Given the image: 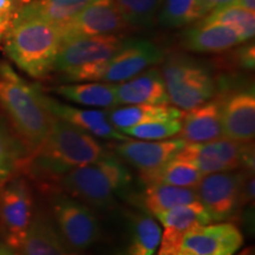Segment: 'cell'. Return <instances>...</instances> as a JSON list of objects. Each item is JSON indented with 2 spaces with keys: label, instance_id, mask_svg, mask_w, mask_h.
I'll return each instance as SVG.
<instances>
[{
  "label": "cell",
  "instance_id": "cell-8",
  "mask_svg": "<svg viewBox=\"0 0 255 255\" xmlns=\"http://www.w3.org/2000/svg\"><path fill=\"white\" fill-rule=\"evenodd\" d=\"M34 201L30 183L15 175L0 187V231L5 244L18 250L34 218Z\"/></svg>",
  "mask_w": 255,
  "mask_h": 255
},
{
  "label": "cell",
  "instance_id": "cell-36",
  "mask_svg": "<svg viewBox=\"0 0 255 255\" xmlns=\"http://www.w3.org/2000/svg\"><path fill=\"white\" fill-rule=\"evenodd\" d=\"M233 5L241 6V7L250 9L252 12H255V0H235Z\"/></svg>",
  "mask_w": 255,
  "mask_h": 255
},
{
  "label": "cell",
  "instance_id": "cell-28",
  "mask_svg": "<svg viewBox=\"0 0 255 255\" xmlns=\"http://www.w3.org/2000/svg\"><path fill=\"white\" fill-rule=\"evenodd\" d=\"M27 155L11 127L0 119V187L9 178L19 175L21 161Z\"/></svg>",
  "mask_w": 255,
  "mask_h": 255
},
{
  "label": "cell",
  "instance_id": "cell-34",
  "mask_svg": "<svg viewBox=\"0 0 255 255\" xmlns=\"http://www.w3.org/2000/svg\"><path fill=\"white\" fill-rule=\"evenodd\" d=\"M235 60H237L238 65L242 69L253 70L255 65V51L254 44H247L239 47L235 52Z\"/></svg>",
  "mask_w": 255,
  "mask_h": 255
},
{
  "label": "cell",
  "instance_id": "cell-23",
  "mask_svg": "<svg viewBox=\"0 0 255 255\" xmlns=\"http://www.w3.org/2000/svg\"><path fill=\"white\" fill-rule=\"evenodd\" d=\"M57 95L73 103L85 107L111 109L119 105L116 84L104 82L69 83L53 89Z\"/></svg>",
  "mask_w": 255,
  "mask_h": 255
},
{
  "label": "cell",
  "instance_id": "cell-33",
  "mask_svg": "<svg viewBox=\"0 0 255 255\" xmlns=\"http://www.w3.org/2000/svg\"><path fill=\"white\" fill-rule=\"evenodd\" d=\"M17 9L13 0H0V40L12 26Z\"/></svg>",
  "mask_w": 255,
  "mask_h": 255
},
{
  "label": "cell",
  "instance_id": "cell-14",
  "mask_svg": "<svg viewBox=\"0 0 255 255\" xmlns=\"http://www.w3.org/2000/svg\"><path fill=\"white\" fill-rule=\"evenodd\" d=\"M124 40L117 34H102L66 41L56 57L53 70L62 73L88 64L110 59L121 49Z\"/></svg>",
  "mask_w": 255,
  "mask_h": 255
},
{
  "label": "cell",
  "instance_id": "cell-5",
  "mask_svg": "<svg viewBox=\"0 0 255 255\" xmlns=\"http://www.w3.org/2000/svg\"><path fill=\"white\" fill-rule=\"evenodd\" d=\"M159 69L169 102L187 111L212 100L216 82L212 70L199 60L182 53H171L162 60Z\"/></svg>",
  "mask_w": 255,
  "mask_h": 255
},
{
  "label": "cell",
  "instance_id": "cell-4",
  "mask_svg": "<svg viewBox=\"0 0 255 255\" xmlns=\"http://www.w3.org/2000/svg\"><path fill=\"white\" fill-rule=\"evenodd\" d=\"M6 56L31 77L40 79L53 71L63 40L59 27L47 21H15L2 38Z\"/></svg>",
  "mask_w": 255,
  "mask_h": 255
},
{
  "label": "cell",
  "instance_id": "cell-15",
  "mask_svg": "<svg viewBox=\"0 0 255 255\" xmlns=\"http://www.w3.org/2000/svg\"><path fill=\"white\" fill-rule=\"evenodd\" d=\"M222 136L252 143L255 136V95L253 88L233 91L220 98Z\"/></svg>",
  "mask_w": 255,
  "mask_h": 255
},
{
  "label": "cell",
  "instance_id": "cell-22",
  "mask_svg": "<svg viewBox=\"0 0 255 255\" xmlns=\"http://www.w3.org/2000/svg\"><path fill=\"white\" fill-rule=\"evenodd\" d=\"M94 1L95 0H32L17 9L13 23L27 19H37L60 25Z\"/></svg>",
  "mask_w": 255,
  "mask_h": 255
},
{
  "label": "cell",
  "instance_id": "cell-31",
  "mask_svg": "<svg viewBox=\"0 0 255 255\" xmlns=\"http://www.w3.org/2000/svg\"><path fill=\"white\" fill-rule=\"evenodd\" d=\"M128 25L150 26L155 23L163 0H114Z\"/></svg>",
  "mask_w": 255,
  "mask_h": 255
},
{
  "label": "cell",
  "instance_id": "cell-30",
  "mask_svg": "<svg viewBox=\"0 0 255 255\" xmlns=\"http://www.w3.org/2000/svg\"><path fill=\"white\" fill-rule=\"evenodd\" d=\"M203 174L188 162L174 157L173 159L162 165L158 170L142 178L145 183H164L176 187L195 188L202 178Z\"/></svg>",
  "mask_w": 255,
  "mask_h": 255
},
{
  "label": "cell",
  "instance_id": "cell-12",
  "mask_svg": "<svg viewBox=\"0 0 255 255\" xmlns=\"http://www.w3.org/2000/svg\"><path fill=\"white\" fill-rule=\"evenodd\" d=\"M184 145L186 142L180 137H171L161 141H132L129 138L127 141L113 143L110 146L117 157L135 167L141 177L145 178L173 159Z\"/></svg>",
  "mask_w": 255,
  "mask_h": 255
},
{
  "label": "cell",
  "instance_id": "cell-3",
  "mask_svg": "<svg viewBox=\"0 0 255 255\" xmlns=\"http://www.w3.org/2000/svg\"><path fill=\"white\" fill-rule=\"evenodd\" d=\"M130 182L129 169L109 152L92 163L70 169L59 177L53 191H60L95 208H109L116 194Z\"/></svg>",
  "mask_w": 255,
  "mask_h": 255
},
{
  "label": "cell",
  "instance_id": "cell-1",
  "mask_svg": "<svg viewBox=\"0 0 255 255\" xmlns=\"http://www.w3.org/2000/svg\"><path fill=\"white\" fill-rule=\"evenodd\" d=\"M109 154L95 136L52 116L46 138L21 161L19 174L53 191L59 177L70 169L92 163Z\"/></svg>",
  "mask_w": 255,
  "mask_h": 255
},
{
  "label": "cell",
  "instance_id": "cell-37",
  "mask_svg": "<svg viewBox=\"0 0 255 255\" xmlns=\"http://www.w3.org/2000/svg\"><path fill=\"white\" fill-rule=\"evenodd\" d=\"M0 255H17V253L4 242V244H0Z\"/></svg>",
  "mask_w": 255,
  "mask_h": 255
},
{
  "label": "cell",
  "instance_id": "cell-35",
  "mask_svg": "<svg viewBox=\"0 0 255 255\" xmlns=\"http://www.w3.org/2000/svg\"><path fill=\"white\" fill-rule=\"evenodd\" d=\"M200 1L207 8V11L210 12L212 9L222 7V6L233 5L235 2V0H200Z\"/></svg>",
  "mask_w": 255,
  "mask_h": 255
},
{
  "label": "cell",
  "instance_id": "cell-21",
  "mask_svg": "<svg viewBox=\"0 0 255 255\" xmlns=\"http://www.w3.org/2000/svg\"><path fill=\"white\" fill-rule=\"evenodd\" d=\"M17 255H78L66 247L57 229L43 213H36Z\"/></svg>",
  "mask_w": 255,
  "mask_h": 255
},
{
  "label": "cell",
  "instance_id": "cell-19",
  "mask_svg": "<svg viewBox=\"0 0 255 255\" xmlns=\"http://www.w3.org/2000/svg\"><path fill=\"white\" fill-rule=\"evenodd\" d=\"M245 43L234 28L223 24L201 23L188 27L180 34L184 50L197 53H219Z\"/></svg>",
  "mask_w": 255,
  "mask_h": 255
},
{
  "label": "cell",
  "instance_id": "cell-17",
  "mask_svg": "<svg viewBox=\"0 0 255 255\" xmlns=\"http://www.w3.org/2000/svg\"><path fill=\"white\" fill-rule=\"evenodd\" d=\"M155 218L164 227L158 255H177L182 239L188 232L213 222L200 201L165 210L156 214Z\"/></svg>",
  "mask_w": 255,
  "mask_h": 255
},
{
  "label": "cell",
  "instance_id": "cell-38",
  "mask_svg": "<svg viewBox=\"0 0 255 255\" xmlns=\"http://www.w3.org/2000/svg\"><path fill=\"white\" fill-rule=\"evenodd\" d=\"M13 1L15 2V5H17V7H21L23 5H26L28 4V2L32 1V0H13Z\"/></svg>",
  "mask_w": 255,
  "mask_h": 255
},
{
  "label": "cell",
  "instance_id": "cell-16",
  "mask_svg": "<svg viewBox=\"0 0 255 255\" xmlns=\"http://www.w3.org/2000/svg\"><path fill=\"white\" fill-rule=\"evenodd\" d=\"M39 98L45 109L52 116L58 117V119L89 132L92 136L115 142L127 141L130 138L110 123L108 119V111L81 109V108L64 104L43 92L40 87Z\"/></svg>",
  "mask_w": 255,
  "mask_h": 255
},
{
  "label": "cell",
  "instance_id": "cell-24",
  "mask_svg": "<svg viewBox=\"0 0 255 255\" xmlns=\"http://www.w3.org/2000/svg\"><path fill=\"white\" fill-rule=\"evenodd\" d=\"M183 111L174 105L132 104L111 108L108 111V119L117 130L126 129L137 124L159 120H181Z\"/></svg>",
  "mask_w": 255,
  "mask_h": 255
},
{
  "label": "cell",
  "instance_id": "cell-10",
  "mask_svg": "<svg viewBox=\"0 0 255 255\" xmlns=\"http://www.w3.org/2000/svg\"><path fill=\"white\" fill-rule=\"evenodd\" d=\"M127 25L114 0H95L68 21L57 26L64 44L81 37L115 34L124 30Z\"/></svg>",
  "mask_w": 255,
  "mask_h": 255
},
{
  "label": "cell",
  "instance_id": "cell-26",
  "mask_svg": "<svg viewBox=\"0 0 255 255\" xmlns=\"http://www.w3.org/2000/svg\"><path fill=\"white\" fill-rule=\"evenodd\" d=\"M162 231L148 214H132L127 246L116 255H154L161 241Z\"/></svg>",
  "mask_w": 255,
  "mask_h": 255
},
{
  "label": "cell",
  "instance_id": "cell-18",
  "mask_svg": "<svg viewBox=\"0 0 255 255\" xmlns=\"http://www.w3.org/2000/svg\"><path fill=\"white\" fill-rule=\"evenodd\" d=\"M178 137L186 144H201L223 137L220 98H212L199 107L183 111Z\"/></svg>",
  "mask_w": 255,
  "mask_h": 255
},
{
  "label": "cell",
  "instance_id": "cell-11",
  "mask_svg": "<svg viewBox=\"0 0 255 255\" xmlns=\"http://www.w3.org/2000/svg\"><path fill=\"white\" fill-rule=\"evenodd\" d=\"M164 56V51L150 40L126 39L121 49L107 62L101 82L117 84L128 81L157 65Z\"/></svg>",
  "mask_w": 255,
  "mask_h": 255
},
{
  "label": "cell",
  "instance_id": "cell-20",
  "mask_svg": "<svg viewBox=\"0 0 255 255\" xmlns=\"http://www.w3.org/2000/svg\"><path fill=\"white\" fill-rule=\"evenodd\" d=\"M116 96L119 105L170 104L161 71L154 66L128 81L117 83Z\"/></svg>",
  "mask_w": 255,
  "mask_h": 255
},
{
  "label": "cell",
  "instance_id": "cell-39",
  "mask_svg": "<svg viewBox=\"0 0 255 255\" xmlns=\"http://www.w3.org/2000/svg\"><path fill=\"white\" fill-rule=\"evenodd\" d=\"M238 255H251V250H245L244 252H241V253H239Z\"/></svg>",
  "mask_w": 255,
  "mask_h": 255
},
{
  "label": "cell",
  "instance_id": "cell-27",
  "mask_svg": "<svg viewBox=\"0 0 255 255\" xmlns=\"http://www.w3.org/2000/svg\"><path fill=\"white\" fill-rule=\"evenodd\" d=\"M208 13L200 0H163L158 23L163 27H184L196 23Z\"/></svg>",
  "mask_w": 255,
  "mask_h": 255
},
{
  "label": "cell",
  "instance_id": "cell-32",
  "mask_svg": "<svg viewBox=\"0 0 255 255\" xmlns=\"http://www.w3.org/2000/svg\"><path fill=\"white\" fill-rule=\"evenodd\" d=\"M128 137L143 141H161L178 135L181 131V120L150 121L120 130Z\"/></svg>",
  "mask_w": 255,
  "mask_h": 255
},
{
  "label": "cell",
  "instance_id": "cell-6",
  "mask_svg": "<svg viewBox=\"0 0 255 255\" xmlns=\"http://www.w3.org/2000/svg\"><path fill=\"white\" fill-rule=\"evenodd\" d=\"M51 201L57 232L66 247L78 254L94 246L101 229L90 207L65 194H57Z\"/></svg>",
  "mask_w": 255,
  "mask_h": 255
},
{
  "label": "cell",
  "instance_id": "cell-13",
  "mask_svg": "<svg viewBox=\"0 0 255 255\" xmlns=\"http://www.w3.org/2000/svg\"><path fill=\"white\" fill-rule=\"evenodd\" d=\"M242 242L241 232L233 223H209L188 232L177 255H234Z\"/></svg>",
  "mask_w": 255,
  "mask_h": 255
},
{
  "label": "cell",
  "instance_id": "cell-2",
  "mask_svg": "<svg viewBox=\"0 0 255 255\" xmlns=\"http://www.w3.org/2000/svg\"><path fill=\"white\" fill-rule=\"evenodd\" d=\"M0 108L27 155L49 133L52 115L39 98V85L21 78L8 63L0 60Z\"/></svg>",
  "mask_w": 255,
  "mask_h": 255
},
{
  "label": "cell",
  "instance_id": "cell-9",
  "mask_svg": "<svg viewBox=\"0 0 255 255\" xmlns=\"http://www.w3.org/2000/svg\"><path fill=\"white\" fill-rule=\"evenodd\" d=\"M250 169L205 174L195 187L197 199L213 221H225L244 206L242 187Z\"/></svg>",
  "mask_w": 255,
  "mask_h": 255
},
{
  "label": "cell",
  "instance_id": "cell-29",
  "mask_svg": "<svg viewBox=\"0 0 255 255\" xmlns=\"http://www.w3.org/2000/svg\"><path fill=\"white\" fill-rule=\"evenodd\" d=\"M200 21L206 24L228 25L239 32L244 41L253 39L255 33L254 12L238 5H227L212 9Z\"/></svg>",
  "mask_w": 255,
  "mask_h": 255
},
{
  "label": "cell",
  "instance_id": "cell-25",
  "mask_svg": "<svg viewBox=\"0 0 255 255\" xmlns=\"http://www.w3.org/2000/svg\"><path fill=\"white\" fill-rule=\"evenodd\" d=\"M199 201L195 188L176 187L164 183H146L143 191L142 202L148 213L152 215L159 214L177 206Z\"/></svg>",
  "mask_w": 255,
  "mask_h": 255
},
{
  "label": "cell",
  "instance_id": "cell-7",
  "mask_svg": "<svg viewBox=\"0 0 255 255\" xmlns=\"http://www.w3.org/2000/svg\"><path fill=\"white\" fill-rule=\"evenodd\" d=\"M175 157L193 164L203 175L254 169L253 144L233 141L226 137L201 144H186Z\"/></svg>",
  "mask_w": 255,
  "mask_h": 255
}]
</instances>
